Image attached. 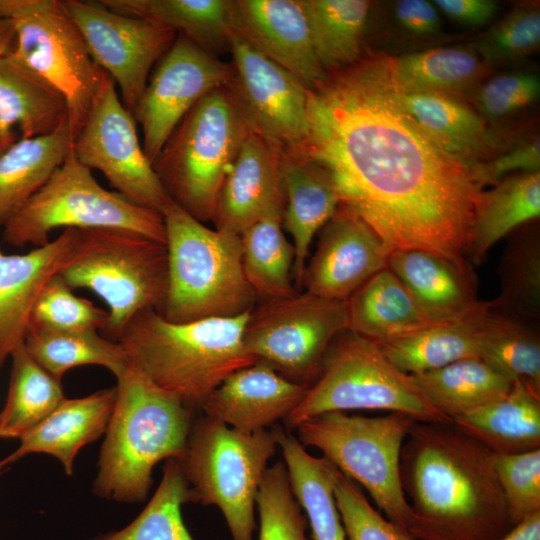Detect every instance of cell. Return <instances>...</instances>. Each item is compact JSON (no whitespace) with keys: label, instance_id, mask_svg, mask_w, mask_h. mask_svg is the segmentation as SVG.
Wrapping results in <instances>:
<instances>
[{"label":"cell","instance_id":"6da1fadb","mask_svg":"<svg viewBox=\"0 0 540 540\" xmlns=\"http://www.w3.org/2000/svg\"><path fill=\"white\" fill-rule=\"evenodd\" d=\"M308 135L295 152L331 177L340 204L392 251L466 255L486 186L480 163L443 150L393 99L379 58L308 90Z\"/></svg>","mask_w":540,"mask_h":540},{"label":"cell","instance_id":"7a4b0ae2","mask_svg":"<svg viewBox=\"0 0 540 540\" xmlns=\"http://www.w3.org/2000/svg\"><path fill=\"white\" fill-rule=\"evenodd\" d=\"M495 453L452 424L416 421L400 475L416 540H498L512 527Z\"/></svg>","mask_w":540,"mask_h":540},{"label":"cell","instance_id":"3957f363","mask_svg":"<svg viewBox=\"0 0 540 540\" xmlns=\"http://www.w3.org/2000/svg\"><path fill=\"white\" fill-rule=\"evenodd\" d=\"M116 379L93 490L109 500L137 503L149 493L154 466L163 459L183 457L193 425L192 408L131 363Z\"/></svg>","mask_w":540,"mask_h":540},{"label":"cell","instance_id":"277c9868","mask_svg":"<svg viewBox=\"0 0 540 540\" xmlns=\"http://www.w3.org/2000/svg\"><path fill=\"white\" fill-rule=\"evenodd\" d=\"M250 312L173 323L154 310L137 314L117 340L131 365L190 408L201 407L232 373L257 363L245 349Z\"/></svg>","mask_w":540,"mask_h":540},{"label":"cell","instance_id":"5b68a950","mask_svg":"<svg viewBox=\"0 0 540 540\" xmlns=\"http://www.w3.org/2000/svg\"><path fill=\"white\" fill-rule=\"evenodd\" d=\"M162 216L168 260L163 318L186 323L251 311L256 294L244 275L240 235L207 227L173 201Z\"/></svg>","mask_w":540,"mask_h":540},{"label":"cell","instance_id":"8992f818","mask_svg":"<svg viewBox=\"0 0 540 540\" xmlns=\"http://www.w3.org/2000/svg\"><path fill=\"white\" fill-rule=\"evenodd\" d=\"M251 130L229 86L201 98L152 163L170 199L197 220L212 221L225 178Z\"/></svg>","mask_w":540,"mask_h":540},{"label":"cell","instance_id":"52a82bcc","mask_svg":"<svg viewBox=\"0 0 540 540\" xmlns=\"http://www.w3.org/2000/svg\"><path fill=\"white\" fill-rule=\"evenodd\" d=\"M58 274L70 288H86L105 302L104 331L117 341L140 312L161 313L168 288L167 249L124 229H78L74 252Z\"/></svg>","mask_w":540,"mask_h":540},{"label":"cell","instance_id":"ba28073f","mask_svg":"<svg viewBox=\"0 0 540 540\" xmlns=\"http://www.w3.org/2000/svg\"><path fill=\"white\" fill-rule=\"evenodd\" d=\"M387 410L416 421L452 424L396 368L379 345L346 329L328 346L320 373L301 403L284 420L289 429L319 414L346 410Z\"/></svg>","mask_w":540,"mask_h":540},{"label":"cell","instance_id":"9c48e42d","mask_svg":"<svg viewBox=\"0 0 540 540\" xmlns=\"http://www.w3.org/2000/svg\"><path fill=\"white\" fill-rule=\"evenodd\" d=\"M415 422L399 412L367 417L334 411L311 417L296 429L303 446L319 449L341 473L367 490L390 522L410 534L413 514L402 487L400 458Z\"/></svg>","mask_w":540,"mask_h":540},{"label":"cell","instance_id":"30bf717a","mask_svg":"<svg viewBox=\"0 0 540 540\" xmlns=\"http://www.w3.org/2000/svg\"><path fill=\"white\" fill-rule=\"evenodd\" d=\"M277 446L274 429L242 433L206 415L192 425L179 460L191 502L217 506L233 540H253L257 494Z\"/></svg>","mask_w":540,"mask_h":540},{"label":"cell","instance_id":"8fae6325","mask_svg":"<svg viewBox=\"0 0 540 540\" xmlns=\"http://www.w3.org/2000/svg\"><path fill=\"white\" fill-rule=\"evenodd\" d=\"M117 228L165 243L163 216L102 187L71 150L44 186L3 226L14 247L43 246L56 228Z\"/></svg>","mask_w":540,"mask_h":540},{"label":"cell","instance_id":"7c38bea8","mask_svg":"<svg viewBox=\"0 0 540 540\" xmlns=\"http://www.w3.org/2000/svg\"><path fill=\"white\" fill-rule=\"evenodd\" d=\"M0 18L15 30L10 55L64 97L72 138L82 128L101 71L62 0H0Z\"/></svg>","mask_w":540,"mask_h":540},{"label":"cell","instance_id":"4fadbf2b","mask_svg":"<svg viewBox=\"0 0 540 540\" xmlns=\"http://www.w3.org/2000/svg\"><path fill=\"white\" fill-rule=\"evenodd\" d=\"M346 329V301L296 292L266 300L252 309L243 343L257 362L293 382L310 386L320 373L331 341Z\"/></svg>","mask_w":540,"mask_h":540},{"label":"cell","instance_id":"5bb4252c","mask_svg":"<svg viewBox=\"0 0 540 540\" xmlns=\"http://www.w3.org/2000/svg\"><path fill=\"white\" fill-rule=\"evenodd\" d=\"M72 151L82 165L102 172L116 192L133 204L162 215L172 201L140 144L133 114L103 70Z\"/></svg>","mask_w":540,"mask_h":540},{"label":"cell","instance_id":"9a60e30c","mask_svg":"<svg viewBox=\"0 0 540 540\" xmlns=\"http://www.w3.org/2000/svg\"><path fill=\"white\" fill-rule=\"evenodd\" d=\"M228 85L252 130L279 155L297 152L308 135V89L233 30Z\"/></svg>","mask_w":540,"mask_h":540},{"label":"cell","instance_id":"2e32d148","mask_svg":"<svg viewBox=\"0 0 540 540\" xmlns=\"http://www.w3.org/2000/svg\"><path fill=\"white\" fill-rule=\"evenodd\" d=\"M94 63L119 87L132 114L150 72L177 33L150 21L114 12L98 1L62 0Z\"/></svg>","mask_w":540,"mask_h":540},{"label":"cell","instance_id":"e0dca14e","mask_svg":"<svg viewBox=\"0 0 540 540\" xmlns=\"http://www.w3.org/2000/svg\"><path fill=\"white\" fill-rule=\"evenodd\" d=\"M232 78L231 65L177 34L155 65L133 112L151 163L188 111L210 91L228 86Z\"/></svg>","mask_w":540,"mask_h":540},{"label":"cell","instance_id":"ac0fdd59","mask_svg":"<svg viewBox=\"0 0 540 540\" xmlns=\"http://www.w3.org/2000/svg\"><path fill=\"white\" fill-rule=\"evenodd\" d=\"M318 233L316 250L301 281L311 294L347 301L388 266L389 247L367 222L341 204Z\"/></svg>","mask_w":540,"mask_h":540},{"label":"cell","instance_id":"d6986e66","mask_svg":"<svg viewBox=\"0 0 540 540\" xmlns=\"http://www.w3.org/2000/svg\"><path fill=\"white\" fill-rule=\"evenodd\" d=\"M233 23L235 31L308 90L327 78L300 0H235Z\"/></svg>","mask_w":540,"mask_h":540},{"label":"cell","instance_id":"ffe728a7","mask_svg":"<svg viewBox=\"0 0 540 540\" xmlns=\"http://www.w3.org/2000/svg\"><path fill=\"white\" fill-rule=\"evenodd\" d=\"M78 229L66 228L47 244L25 254L0 249V369L25 344L36 299L44 285L71 258Z\"/></svg>","mask_w":540,"mask_h":540},{"label":"cell","instance_id":"44dd1931","mask_svg":"<svg viewBox=\"0 0 540 540\" xmlns=\"http://www.w3.org/2000/svg\"><path fill=\"white\" fill-rule=\"evenodd\" d=\"M285 204L280 155L251 130L221 188L213 222L218 230L240 235Z\"/></svg>","mask_w":540,"mask_h":540},{"label":"cell","instance_id":"7402d4cb","mask_svg":"<svg viewBox=\"0 0 540 540\" xmlns=\"http://www.w3.org/2000/svg\"><path fill=\"white\" fill-rule=\"evenodd\" d=\"M308 389V385L293 382L257 362L229 375L201 408L206 416L251 434L285 420Z\"/></svg>","mask_w":540,"mask_h":540},{"label":"cell","instance_id":"603a6c76","mask_svg":"<svg viewBox=\"0 0 540 540\" xmlns=\"http://www.w3.org/2000/svg\"><path fill=\"white\" fill-rule=\"evenodd\" d=\"M432 323L458 318L480 300L472 264L421 249L394 250L388 266Z\"/></svg>","mask_w":540,"mask_h":540},{"label":"cell","instance_id":"cb8c5ba5","mask_svg":"<svg viewBox=\"0 0 540 540\" xmlns=\"http://www.w3.org/2000/svg\"><path fill=\"white\" fill-rule=\"evenodd\" d=\"M384 74L395 102L443 150L473 162L499 155L501 139L488 128L486 119L466 103L448 95L400 91Z\"/></svg>","mask_w":540,"mask_h":540},{"label":"cell","instance_id":"d4e9b609","mask_svg":"<svg viewBox=\"0 0 540 540\" xmlns=\"http://www.w3.org/2000/svg\"><path fill=\"white\" fill-rule=\"evenodd\" d=\"M280 172L285 204L282 227L292 238V278L301 287L310 245L340 205L330 175L313 160L298 154L280 155Z\"/></svg>","mask_w":540,"mask_h":540},{"label":"cell","instance_id":"484cf974","mask_svg":"<svg viewBox=\"0 0 540 540\" xmlns=\"http://www.w3.org/2000/svg\"><path fill=\"white\" fill-rule=\"evenodd\" d=\"M115 397L114 387L82 398H65L0 461V471L28 454L45 453L57 458L71 475L80 449L105 433Z\"/></svg>","mask_w":540,"mask_h":540},{"label":"cell","instance_id":"4316f807","mask_svg":"<svg viewBox=\"0 0 540 540\" xmlns=\"http://www.w3.org/2000/svg\"><path fill=\"white\" fill-rule=\"evenodd\" d=\"M67 120L59 91L13 57H0V155L19 139L50 134Z\"/></svg>","mask_w":540,"mask_h":540},{"label":"cell","instance_id":"83f0119b","mask_svg":"<svg viewBox=\"0 0 540 540\" xmlns=\"http://www.w3.org/2000/svg\"><path fill=\"white\" fill-rule=\"evenodd\" d=\"M489 313V301H480L458 318L434 323L412 335L378 345L386 358L406 374L421 373L458 360L479 357Z\"/></svg>","mask_w":540,"mask_h":540},{"label":"cell","instance_id":"f1b7e54d","mask_svg":"<svg viewBox=\"0 0 540 540\" xmlns=\"http://www.w3.org/2000/svg\"><path fill=\"white\" fill-rule=\"evenodd\" d=\"M452 425L495 454L540 448V393L513 381L502 397L463 413Z\"/></svg>","mask_w":540,"mask_h":540},{"label":"cell","instance_id":"f546056e","mask_svg":"<svg viewBox=\"0 0 540 540\" xmlns=\"http://www.w3.org/2000/svg\"><path fill=\"white\" fill-rule=\"evenodd\" d=\"M347 329L377 344L412 335L434 323L422 313L404 284L385 268L346 301Z\"/></svg>","mask_w":540,"mask_h":540},{"label":"cell","instance_id":"4dcf8cb0","mask_svg":"<svg viewBox=\"0 0 540 540\" xmlns=\"http://www.w3.org/2000/svg\"><path fill=\"white\" fill-rule=\"evenodd\" d=\"M106 8L138 17L181 34L217 56L229 50L234 30L229 0H100Z\"/></svg>","mask_w":540,"mask_h":540},{"label":"cell","instance_id":"1f68e13d","mask_svg":"<svg viewBox=\"0 0 540 540\" xmlns=\"http://www.w3.org/2000/svg\"><path fill=\"white\" fill-rule=\"evenodd\" d=\"M380 61L389 81L400 91L457 98L472 90L487 69L472 47H438Z\"/></svg>","mask_w":540,"mask_h":540},{"label":"cell","instance_id":"d6a6232c","mask_svg":"<svg viewBox=\"0 0 540 540\" xmlns=\"http://www.w3.org/2000/svg\"><path fill=\"white\" fill-rule=\"evenodd\" d=\"M72 141L67 120L50 134L19 139L0 155V227L44 186Z\"/></svg>","mask_w":540,"mask_h":540},{"label":"cell","instance_id":"836d02e7","mask_svg":"<svg viewBox=\"0 0 540 540\" xmlns=\"http://www.w3.org/2000/svg\"><path fill=\"white\" fill-rule=\"evenodd\" d=\"M292 492L304 509L313 540H345L346 535L334 496L337 468L325 457L310 455L299 440L274 428Z\"/></svg>","mask_w":540,"mask_h":540},{"label":"cell","instance_id":"e575fe53","mask_svg":"<svg viewBox=\"0 0 540 540\" xmlns=\"http://www.w3.org/2000/svg\"><path fill=\"white\" fill-rule=\"evenodd\" d=\"M539 216L540 171L503 177L483 191L466 254L473 264L483 263L494 244Z\"/></svg>","mask_w":540,"mask_h":540},{"label":"cell","instance_id":"d590c367","mask_svg":"<svg viewBox=\"0 0 540 540\" xmlns=\"http://www.w3.org/2000/svg\"><path fill=\"white\" fill-rule=\"evenodd\" d=\"M536 222L508 235L497 269L500 292L489 301L492 312L529 326L540 320V233Z\"/></svg>","mask_w":540,"mask_h":540},{"label":"cell","instance_id":"8d00e7d4","mask_svg":"<svg viewBox=\"0 0 540 540\" xmlns=\"http://www.w3.org/2000/svg\"><path fill=\"white\" fill-rule=\"evenodd\" d=\"M409 375L429 404L451 422L463 413L504 396L513 383L479 357Z\"/></svg>","mask_w":540,"mask_h":540},{"label":"cell","instance_id":"74e56055","mask_svg":"<svg viewBox=\"0 0 540 540\" xmlns=\"http://www.w3.org/2000/svg\"><path fill=\"white\" fill-rule=\"evenodd\" d=\"M315 55L329 74L360 60L371 3L366 0H300Z\"/></svg>","mask_w":540,"mask_h":540},{"label":"cell","instance_id":"f35d334b","mask_svg":"<svg viewBox=\"0 0 540 540\" xmlns=\"http://www.w3.org/2000/svg\"><path fill=\"white\" fill-rule=\"evenodd\" d=\"M7 398L0 412V437L21 439L64 399L61 380L42 368L28 353L25 344L10 358Z\"/></svg>","mask_w":540,"mask_h":540},{"label":"cell","instance_id":"ab89813d","mask_svg":"<svg viewBox=\"0 0 540 540\" xmlns=\"http://www.w3.org/2000/svg\"><path fill=\"white\" fill-rule=\"evenodd\" d=\"M245 278L265 300L298 292L292 283L294 248L282 227V214L270 215L240 234Z\"/></svg>","mask_w":540,"mask_h":540},{"label":"cell","instance_id":"60d3db41","mask_svg":"<svg viewBox=\"0 0 540 540\" xmlns=\"http://www.w3.org/2000/svg\"><path fill=\"white\" fill-rule=\"evenodd\" d=\"M25 348L31 357L57 379L70 369L82 365H99L115 377L130 365L119 342L110 341L96 330L54 331L30 330Z\"/></svg>","mask_w":540,"mask_h":540},{"label":"cell","instance_id":"b9f144b4","mask_svg":"<svg viewBox=\"0 0 540 540\" xmlns=\"http://www.w3.org/2000/svg\"><path fill=\"white\" fill-rule=\"evenodd\" d=\"M479 358L501 376L540 393V336L532 326L490 310Z\"/></svg>","mask_w":540,"mask_h":540},{"label":"cell","instance_id":"7bdbcfd3","mask_svg":"<svg viewBox=\"0 0 540 540\" xmlns=\"http://www.w3.org/2000/svg\"><path fill=\"white\" fill-rule=\"evenodd\" d=\"M190 489L178 459H169L161 482L142 512L126 527L92 540H194L182 518Z\"/></svg>","mask_w":540,"mask_h":540},{"label":"cell","instance_id":"ee69618b","mask_svg":"<svg viewBox=\"0 0 540 540\" xmlns=\"http://www.w3.org/2000/svg\"><path fill=\"white\" fill-rule=\"evenodd\" d=\"M260 518L259 540H306V517L296 500L286 466L268 467L256 498Z\"/></svg>","mask_w":540,"mask_h":540},{"label":"cell","instance_id":"f6af8a7d","mask_svg":"<svg viewBox=\"0 0 540 540\" xmlns=\"http://www.w3.org/2000/svg\"><path fill=\"white\" fill-rule=\"evenodd\" d=\"M108 312L78 297L56 274L43 287L33 307L30 330H104ZM30 332V331H29Z\"/></svg>","mask_w":540,"mask_h":540},{"label":"cell","instance_id":"bcb514c9","mask_svg":"<svg viewBox=\"0 0 540 540\" xmlns=\"http://www.w3.org/2000/svg\"><path fill=\"white\" fill-rule=\"evenodd\" d=\"M494 464L512 525L540 510V448L495 454Z\"/></svg>","mask_w":540,"mask_h":540},{"label":"cell","instance_id":"7dc6e473","mask_svg":"<svg viewBox=\"0 0 540 540\" xmlns=\"http://www.w3.org/2000/svg\"><path fill=\"white\" fill-rule=\"evenodd\" d=\"M539 43L540 11L536 6H523L490 29L474 49L488 65L526 57Z\"/></svg>","mask_w":540,"mask_h":540},{"label":"cell","instance_id":"c3c4849f","mask_svg":"<svg viewBox=\"0 0 540 540\" xmlns=\"http://www.w3.org/2000/svg\"><path fill=\"white\" fill-rule=\"evenodd\" d=\"M334 496L348 540H416L376 511L356 482L338 469Z\"/></svg>","mask_w":540,"mask_h":540},{"label":"cell","instance_id":"681fc988","mask_svg":"<svg viewBox=\"0 0 540 540\" xmlns=\"http://www.w3.org/2000/svg\"><path fill=\"white\" fill-rule=\"evenodd\" d=\"M540 95V79L533 73L502 74L489 79L476 94L484 118H502L533 104Z\"/></svg>","mask_w":540,"mask_h":540},{"label":"cell","instance_id":"f907efd6","mask_svg":"<svg viewBox=\"0 0 540 540\" xmlns=\"http://www.w3.org/2000/svg\"><path fill=\"white\" fill-rule=\"evenodd\" d=\"M481 175L485 185L497 183L507 173L513 171L536 172L540 169V141L535 136L525 140L510 150L481 162Z\"/></svg>","mask_w":540,"mask_h":540},{"label":"cell","instance_id":"816d5d0a","mask_svg":"<svg viewBox=\"0 0 540 540\" xmlns=\"http://www.w3.org/2000/svg\"><path fill=\"white\" fill-rule=\"evenodd\" d=\"M393 16L397 26L409 35L428 37L440 32L439 11L432 1H396L393 5Z\"/></svg>","mask_w":540,"mask_h":540},{"label":"cell","instance_id":"f5cc1de1","mask_svg":"<svg viewBox=\"0 0 540 540\" xmlns=\"http://www.w3.org/2000/svg\"><path fill=\"white\" fill-rule=\"evenodd\" d=\"M432 3L450 19L468 26L487 24L497 13L492 0H434Z\"/></svg>","mask_w":540,"mask_h":540},{"label":"cell","instance_id":"db71d44e","mask_svg":"<svg viewBox=\"0 0 540 540\" xmlns=\"http://www.w3.org/2000/svg\"><path fill=\"white\" fill-rule=\"evenodd\" d=\"M498 540H540V510L514 525Z\"/></svg>","mask_w":540,"mask_h":540},{"label":"cell","instance_id":"11a10c76","mask_svg":"<svg viewBox=\"0 0 540 540\" xmlns=\"http://www.w3.org/2000/svg\"><path fill=\"white\" fill-rule=\"evenodd\" d=\"M16 46V34L12 23L0 18V57L12 55Z\"/></svg>","mask_w":540,"mask_h":540}]
</instances>
